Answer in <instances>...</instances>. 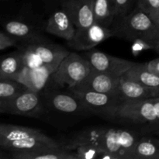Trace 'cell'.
Wrapping results in <instances>:
<instances>
[{
  "label": "cell",
  "mask_w": 159,
  "mask_h": 159,
  "mask_svg": "<svg viewBox=\"0 0 159 159\" xmlns=\"http://www.w3.org/2000/svg\"><path fill=\"white\" fill-rule=\"evenodd\" d=\"M120 18L113 29L115 37L130 41L142 39L154 45L159 40L158 24L138 8L129 15Z\"/></svg>",
  "instance_id": "cell-1"
},
{
  "label": "cell",
  "mask_w": 159,
  "mask_h": 159,
  "mask_svg": "<svg viewBox=\"0 0 159 159\" xmlns=\"http://www.w3.org/2000/svg\"><path fill=\"white\" fill-rule=\"evenodd\" d=\"M89 62L76 53H69L53 74L52 79L60 86L74 88L91 71Z\"/></svg>",
  "instance_id": "cell-2"
},
{
  "label": "cell",
  "mask_w": 159,
  "mask_h": 159,
  "mask_svg": "<svg viewBox=\"0 0 159 159\" xmlns=\"http://www.w3.org/2000/svg\"><path fill=\"white\" fill-rule=\"evenodd\" d=\"M138 141L136 135L130 130L106 128L101 152H108L114 159H131Z\"/></svg>",
  "instance_id": "cell-3"
},
{
  "label": "cell",
  "mask_w": 159,
  "mask_h": 159,
  "mask_svg": "<svg viewBox=\"0 0 159 159\" xmlns=\"http://www.w3.org/2000/svg\"><path fill=\"white\" fill-rule=\"evenodd\" d=\"M112 117L138 124L159 122L152 99L138 101H122L115 108Z\"/></svg>",
  "instance_id": "cell-4"
},
{
  "label": "cell",
  "mask_w": 159,
  "mask_h": 159,
  "mask_svg": "<svg viewBox=\"0 0 159 159\" xmlns=\"http://www.w3.org/2000/svg\"><path fill=\"white\" fill-rule=\"evenodd\" d=\"M0 112L5 114L37 116L41 112L39 93L26 89L12 99L0 102Z\"/></svg>",
  "instance_id": "cell-5"
},
{
  "label": "cell",
  "mask_w": 159,
  "mask_h": 159,
  "mask_svg": "<svg viewBox=\"0 0 159 159\" xmlns=\"http://www.w3.org/2000/svg\"><path fill=\"white\" fill-rule=\"evenodd\" d=\"M70 92L80 100L85 110L110 117L113 116L115 108L122 102L116 94L77 90H70Z\"/></svg>",
  "instance_id": "cell-6"
},
{
  "label": "cell",
  "mask_w": 159,
  "mask_h": 159,
  "mask_svg": "<svg viewBox=\"0 0 159 159\" xmlns=\"http://www.w3.org/2000/svg\"><path fill=\"white\" fill-rule=\"evenodd\" d=\"M83 57L89 62L93 69L116 77H121L135 64V62L95 50L85 52Z\"/></svg>",
  "instance_id": "cell-7"
},
{
  "label": "cell",
  "mask_w": 159,
  "mask_h": 159,
  "mask_svg": "<svg viewBox=\"0 0 159 159\" xmlns=\"http://www.w3.org/2000/svg\"><path fill=\"white\" fill-rule=\"evenodd\" d=\"M110 37H113V29L94 23L88 27L76 29L74 37L68 43L77 51H89Z\"/></svg>",
  "instance_id": "cell-8"
},
{
  "label": "cell",
  "mask_w": 159,
  "mask_h": 159,
  "mask_svg": "<svg viewBox=\"0 0 159 159\" xmlns=\"http://www.w3.org/2000/svg\"><path fill=\"white\" fill-rule=\"evenodd\" d=\"M120 78L92 68L89 74L74 88L69 90L93 91L98 93L117 95Z\"/></svg>",
  "instance_id": "cell-9"
},
{
  "label": "cell",
  "mask_w": 159,
  "mask_h": 159,
  "mask_svg": "<svg viewBox=\"0 0 159 159\" xmlns=\"http://www.w3.org/2000/svg\"><path fill=\"white\" fill-rule=\"evenodd\" d=\"M58 64L43 65L38 68H24L17 77L16 81L24 85L29 89L40 93L48 83L50 78L58 68Z\"/></svg>",
  "instance_id": "cell-10"
},
{
  "label": "cell",
  "mask_w": 159,
  "mask_h": 159,
  "mask_svg": "<svg viewBox=\"0 0 159 159\" xmlns=\"http://www.w3.org/2000/svg\"><path fill=\"white\" fill-rule=\"evenodd\" d=\"M61 8L70 17L76 29L88 27L95 23L93 0H63Z\"/></svg>",
  "instance_id": "cell-11"
},
{
  "label": "cell",
  "mask_w": 159,
  "mask_h": 159,
  "mask_svg": "<svg viewBox=\"0 0 159 159\" xmlns=\"http://www.w3.org/2000/svg\"><path fill=\"white\" fill-rule=\"evenodd\" d=\"M117 96L121 101L145 100L159 96L158 89L145 86L122 75L120 78Z\"/></svg>",
  "instance_id": "cell-12"
},
{
  "label": "cell",
  "mask_w": 159,
  "mask_h": 159,
  "mask_svg": "<svg viewBox=\"0 0 159 159\" xmlns=\"http://www.w3.org/2000/svg\"><path fill=\"white\" fill-rule=\"evenodd\" d=\"M45 30L48 34L64 39L66 41L72 40L76 27L65 10H57L48 18Z\"/></svg>",
  "instance_id": "cell-13"
},
{
  "label": "cell",
  "mask_w": 159,
  "mask_h": 159,
  "mask_svg": "<svg viewBox=\"0 0 159 159\" xmlns=\"http://www.w3.org/2000/svg\"><path fill=\"white\" fill-rule=\"evenodd\" d=\"M23 45L38 54L44 65H60L63 59L69 54L68 50L64 48L63 47L46 41L44 40V38L31 43H23Z\"/></svg>",
  "instance_id": "cell-14"
},
{
  "label": "cell",
  "mask_w": 159,
  "mask_h": 159,
  "mask_svg": "<svg viewBox=\"0 0 159 159\" xmlns=\"http://www.w3.org/2000/svg\"><path fill=\"white\" fill-rule=\"evenodd\" d=\"M49 138L37 129L12 124H2L0 126V147L14 141L29 138Z\"/></svg>",
  "instance_id": "cell-15"
},
{
  "label": "cell",
  "mask_w": 159,
  "mask_h": 159,
  "mask_svg": "<svg viewBox=\"0 0 159 159\" xmlns=\"http://www.w3.org/2000/svg\"><path fill=\"white\" fill-rule=\"evenodd\" d=\"M13 159H79L74 152L65 147L59 148H42L26 152H11Z\"/></svg>",
  "instance_id": "cell-16"
},
{
  "label": "cell",
  "mask_w": 159,
  "mask_h": 159,
  "mask_svg": "<svg viewBox=\"0 0 159 159\" xmlns=\"http://www.w3.org/2000/svg\"><path fill=\"white\" fill-rule=\"evenodd\" d=\"M3 30L16 39L19 42L23 43H31L36 40L43 39L42 36L37 34L34 27L29 23L21 20H9L3 23Z\"/></svg>",
  "instance_id": "cell-17"
},
{
  "label": "cell",
  "mask_w": 159,
  "mask_h": 159,
  "mask_svg": "<svg viewBox=\"0 0 159 159\" xmlns=\"http://www.w3.org/2000/svg\"><path fill=\"white\" fill-rule=\"evenodd\" d=\"M124 76L150 88H159V75L148 67L147 63H135Z\"/></svg>",
  "instance_id": "cell-18"
},
{
  "label": "cell",
  "mask_w": 159,
  "mask_h": 159,
  "mask_svg": "<svg viewBox=\"0 0 159 159\" xmlns=\"http://www.w3.org/2000/svg\"><path fill=\"white\" fill-rule=\"evenodd\" d=\"M49 104L55 110L61 113H73L85 110L79 99L74 95L65 93H53L49 96Z\"/></svg>",
  "instance_id": "cell-19"
},
{
  "label": "cell",
  "mask_w": 159,
  "mask_h": 159,
  "mask_svg": "<svg viewBox=\"0 0 159 159\" xmlns=\"http://www.w3.org/2000/svg\"><path fill=\"white\" fill-rule=\"evenodd\" d=\"M24 68L20 50L2 60L0 65V79L16 80L20 73Z\"/></svg>",
  "instance_id": "cell-20"
},
{
  "label": "cell",
  "mask_w": 159,
  "mask_h": 159,
  "mask_svg": "<svg viewBox=\"0 0 159 159\" xmlns=\"http://www.w3.org/2000/svg\"><path fill=\"white\" fill-rule=\"evenodd\" d=\"M131 159H159L158 141L148 138L138 140Z\"/></svg>",
  "instance_id": "cell-21"
},
{
  "label": "cell",
  "mask_w": 159,
  "mask_h": 159,
  "mask_svg": "<svg viewBox=\"0 0 159 159\" xmlns=\"http://www.w3.org/2000/svg\"><path fill=\"white\" fill-rule=\"evenodd\" d=\"M93 9L95 23L110 27L115 18L113 2L110 0H93Z\"/></svg>",
  "instance_id": "cell-22"
},
{
  "label": "cell",
  "mask_w": 159,
  "mask_h": 159,
  "mask_svg": "<svg viewBox=\"0 0 159 159\" xmlns=\"http://www.w3.org/2000/svg\"><path fill=\"white\" fill-rule=\"evenodd\" d=\"M105 130L106 128H89L82 130L77 136L75 137L68 145L88 144L94 146L101 151Z\"/></svg>",
  "instance_id": "cell-23"
},
{
  "label": "cell",
  "mask_w": 159,
  "mask_h": 159,
  "mask_svg": "<svg viewBox=\"0 0 159 159\" xmlns=\"http://www.w3.org/2000/svg\"><path fill=\"white\" fill-rule=\"evenodd\" d=\"M26 87L13 79H0V102H6L20 94Z\"/></svg>",
  "instance_id": "cell-24"
},
{
  "label": "cell",
  "mask_w": 159,
  "mask_h": 159,
  "mask_svg": "<svg viewBox=\"0 0 159 159\" xmlns=\"http://www.w3.org/2000/svg\"><path fill=\"white\" fill-rule=\"evenodd\" d=\"M65 149L74 152L79 159L99 158L101 151L94 146L88 144H76V145L64 146Z\"/></svg>",
  "instance_id": "cell-25"
},
{
  "label": "cell",
  "mask_w": 159,
  "mask_h": 159,
  "mask_svg": "<svg viewBox=\"0 0 159 159\" xmlns=\"http://www.w3.org/2000/svg\"><path fill=\"white\" fill-rule=\"evenodd\" d=\"M20 51L21 53L23 66L26 68H38L44 65L40 56L27 47L23 45L20 47Z\"/></svg>",
  "instance_id": "cell-26"
},
{
  "label": "cell",
  "mask_w": 159,
  "mask_h": 159,
  "mask_svg": "<svg viewBox=\"0 0 159 159\" xmlns=\"http://www.w3.org/2000/svg\"><path fill=\"white\" fill-rule=\"evenodd\" d=\"M138 8L147 14L153 22L159 23V0H138Z\"/></svg>",
  "instance_id": "cell-27"
},
{
  "label": "cell",
  "mask_w": 159,
  "mask_h": 159,
  "mask_svg": "<svg viewBox=\"0 0 159 159\" xmlns=\"http://www.w3.org/2000/svg\"><path fill=\"white\" fill-rule=\"evenodd\" d=\"M131 0H113V14L115 17H123L128 11Z\"/></svg>",
  "instance_id": "cell-28"
},
{
  "label": "cell",
  "mask_w": 159,
  "mask_h": 159,
  "mask_svg": "<svg viewBox=\"0 0 159 159\" xmlns=\"http://www.w3.org/2000/svg\"><path fill=\"white\" fill-rule=\"evenodd\" d=\"M154 48H155V45L150 42H148L142 39H136V40H133L131 51L134 55L138 56L142 51L149 49H154Z\"/></svg>",
  "instance_id": "cell-29"
},
{
  "label": "cell",
  "mask_w": 159,
  "mask_h": 159,
  "mask_svg": "<svg viewBox=\"0 0 159 159\" xmlns=\"http://www.w3.org/2000/svg\"><path fill=\"white\" fill-rule=\"evenodd\" d=\"M19 43L18 40L6 32L5 30H2L0 32V50L4 51L7 48L16 47L17 43Z\"/></svg>",
  "instance_id": "cell-30"
},
{
  "label": "cell",
  "mask_w": 159,
  "mask_h": 159,
  "mask_svg": "<svg viewBox=\"0 0 159 159\" xmlns=\"http://www.w3.org/2000/svg\"><path fill=\"white\" fill-rule=\"evenodd\" d=\"M147 65L152 71L159 75V57L148 62Z\"/></svg>",
  "instance_id": "cell-31"
},
{
  "label": "cell",
  "mask_w": 159,
  "mask_h": 159,
  "mask_svg": "<svg viewBox=\"0 0 159 159\" xmlns=\"http://www.w3.org/2000/svg\"><path fill=\"white\" fill-rule=\"evenodd\" d=\"M152 100H153L154 104H155V109H156L157 116H158V119L159 121V96H158V97L152 98Z\"/></svg>",
  "instance_id": "cell-32"
},
{
  "label": "cell",
  "mask_w": 159,
  "mask_h": 159,
  "mask_svg": "<svg viewBox=\"0 0 159 159\" xmlns=\"http://www.w3.org/2000/svg\"><path fill=\"white\" fill-rule=\"evenodd\" d=\"M154 50H155V51H156L159 54V40L155 43V48H154Z\"/></svg>",
  "instance_id": "cell-33"
},
{
  "label": "cell",
  "mask_w": 159,
  "mask_h": 159,
  "mask_svg": "<svg viewBox=\"0 0 159 159\" xmlns=\"http://www.w3.org/2000/svg\"><path fill=\"white\" fill-rule=\"evenodd\" d=\"M158 134H159V130L158 131ZM157 141H158V144H159V140H157Z\"/></svg>",
  "instance_id": "cell-34"
},
{
  "label": "cell",
  "mask_w": 159,
  "mask_h": 159,
  "mask_svg": "<svg viewBox=\"0 0 159 159\" xmlns=\"http://www.w3.org/2000/svg\"><path fill=\"white\" fill-rule=\"evenodd\" d=\"M110 1H111V2H113V0H110Z\"/></svg>",
  "instance_id": "cell-35"
},
{
  "label": "cell",
  "mask_w": 159,
  "mask_h": 159,
  "mask_svg": "<svg viewBox=\"0 0 159 159\" xmlns=\"http://www.w3.org/2000/svg\"><path fill=\"white\" fill-rule=\"evenodd\" d=\"M158 29H159V23L158 24Z\"/></svg>",
  "instance_id": "cell-36"
},
{
  "label": "cell",
  "mask_w": 159,
  "mask_h": 159,
  "mask_svg": "<svg viewBox=\"0 0 159 159\" xmlns=\"http://www.w3.org/2000/svg\"><path fill=\"white\" fill-rule=\"evenodd\" d=\"M158 92H159V88H158Z\"/></svg>",
  "instance_id": "cell-37"
}]
</instances>
